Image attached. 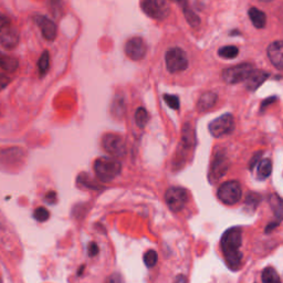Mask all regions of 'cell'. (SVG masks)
I'll return each instance as SVG.
<instances>
[{"mask_svg": "<svg viewBox=\"0 0 283 283\" xmlns=\"http://www.w3.org/2000/svg\"><path fill=\"white\" fill-rule=\"evenodd\" d=\"M183 10H184V15H185L186 20L188 23L190 24L191 27H198L200 23V19L198 16H197L194 11L190 9V7L187 5V2H183Z\"/></svg>", "mask_w": 283, "mask_h": 283, "instance_id": "22", "label": "cell"}, {"mask_svg": "<svg viewBox=\"0 0 283 283\" xmlns=\"http://www.w3.org/2000/svg\"><path fill=\"white\" fill-rule=\"evenodd\" d=\"M150 115L149 112L144 108H138L135 112V122H136V125L139 129H143L145 127L147 123H149Z\"/></svg>", "mask_w": 283, "mask_h": 283, "instance_id": "25", "label": "cell"}, {"mask_svg": "<svg viewBox=\"0 0 283 283\" xmlns=\"http://www.w3.org/2000/svg\"><path fill=\"white\" fill-rule=\"evenodd\" d=\"M249 17L253 26L258 29H262V28L265 27L266 16L264 11L257 9V8H251L249 10Z\"/></svg>", "mask_w": 283, "mask_h": 283, "instance_id": "18", "label": "cell"}, {"mask_svg": "<svg viewBox=\"0 0 283 283\" xmlns=\"http://www.w3.org/2000/svg\"><path fill=\"white\" fill-rule=\"evenodd\" d=\"M268 57L277 69L283 70V41L272 42L268 48Z\"/></svg>", "mask_w": 283, "mask_h": 283, "instance_id": "15", "label": "cell"}, {"mask_svg": "<svg viewBox=\"0 0 283 283\" xmlns=\"http://www.w3.org/2000/svg\"><path fill=\"white\" fill-rule=\"evenodd\" d=\"M94 171L101 182L110 183L121 174L122 164L115 157L102 156L94 162Z\"/></svg>", "mask_w": 283, "mask_h": 283, "instance_id": "2", "label": "cell"}, {"mask_svg": "<svg viewBox=\"0 0 283 283\" xmlns=\"http://www.w3.org/2000/svg\"><path fill=\"white\" fill-rule=\"evenodd\" d=\"M102 144L106 153L112 155L113 157H123L126 154V144L121 135L105 134L102 138Z\"/></svg>", "mask_w": 283, "mask_h": 283, "instance_id": "9", "label": "cell"}, {"mask_svg": "<svg viewBox=\"0 0 283 283\" xmlns=\"http://www.w3.org/2000/svg\"><path fill=\"white\" fill-rule=\"evenodd\" d=\"M260 1H264V2H270V1H272V0H260Z\"/></svg>", "mask_w": 283, "mask_h": 283, "instance_id": "42", "label": "cell"}, {"mask_svg": "<svg viewBox=\"0 0 283 283\" xmlns=\"http://www.w3.org/2000/svg\"><path fill=\"white\" fill-rule=\"evenodd\" d=\"M238 53L239 50L235 46H226L219 49V56L224 59H235Z\"/></svg>", "mask_w": 283, "mask_h": 283, "instance_id": "27", "label": "cell"}, {"mask_svg": "<svg viewBox=\"0 0 283 283\" xmlns=\"http://www.w3.org/2000/svg\"><path fill=\"white\" fill-rule=\"evenodd\" d=\"M166 68L170 73L185 71L188 68V58L186 52L180 48H171L165 56Z\"/></svg>", "mask_w": 283, "mask_h": 283, "instance_id": "4", "label": "cell"}, {"mask_svg": "<svg viewBox=\"0 0 283 283\" xmlns=\"http://www.w3.org/2000/svg\"><path fill=\"white\" fill-rule=\"evenodd\" d=\"M217 102V94L214 92H206L199 97L198 103H197V109L200 112H206L210 110L212 106H215Z\"/></svg>", "mask_w": 283, "mask_h": 283, "instance_id": "17", "label": "cell"}, {"mask_svg": "<svg viewBox=\"0 0 283 283\" xmlns=\"http://www.w3.org/2000/svg\"><path fill=\"white\" fill-rule=\"evenodd\" d=\"M274 100H276V97H270V98H268V100H266V101H264V103H262V110H264L266 105H268L269 103H271V102L274 101Z\"/></svg>", "mask_w": 283, "mask_h": 283, "instance_id": "40", "label": "cell"}, {"mask_svg": "<svg viewBox=\"0 0 283 283\" xmlns=\"http://www.w3.org/2000/svg\"><path fill=\"white\" fill-rule=\"evenodd\" d=\"M261 277L264 283H281V279L279 277L277 270L273 268H265L262 271Z\"/></svg>", "mask_w": 283, "mask_h": 283, "instance_id": "23", "label": "cell"}, {"mask_svg": "<svg viewBox=\"0 0 283 283\" xmlns=\"http://www.w3.org/2000/svg\"><path fill=\"white\" fill-rule=\"evenodd\" d=\"M19 43V30L17 27L12 26L10 22H7L0 27V44L7 49L12 50Z\"/></svg>", "mask_w": 283, "mask_h": 283, "instance_id": "12", "label": "cell"}, {"mask_svg": "<svg viewBox=\"0 0 283 283\" xmlns=\"http://www.w3.org/2000/svg\"><path fill=\"white\" fill-rule=\"evenodd\" d=\"M88 252L90 257H95L98 253V245L95 243H91L89 245L88 248Z\"/></svg>", "mask_w": 283, "mask_h": 283, "instance_id": "34", "label": "cell"}, {"mask_svg": "<svg viewBox=\"0 0 283 283\" xmlns=\"http://www.w3.org/2000/svg\"><path fill=\"white\" fill-rule=\"evenodd\" d=\"M105 283H124V280H123V277L120 273H112L111 276L106 279Z\"/></svg>", "mask_w": 283, "mask_h": 283, "instance_id": "32", "label": "cell"}, {"mask_svg": "<svg viewBox=\"0 0 283 283\" xmlns=\"http://www.w3.org/2000/svg\"><path fill=\"white\" fill-rule=\"evenodd\" d=\"M50 5L55 10H61L62 0H50Z\"/></svg>", "mask_w": 283, "mask_h": 283, "instance_id": "37", "label": "cell"}, {"mask_svg": "<svg viewBox=\"0 0 283 283\" xmlns=\"http://www.w3.org/2000/svg\"><path fill=\"white\" fill-rule=\"evenodd\" d=\"M50 68V55L48 51H44L38 60V70L41 76L47 75L48 70Z\"/></svg>", "mask_w": 283, "mask_h": 283, "instance_id": "24", "label": "cell"}, {"mask_svg": "<svg viewBox=\"0 0 283 283\" xmlns=\"http://www.w3.org/2000/svg\"><path fill=\"white\" fill-rule=\"evenodd\" d=\"M7 22H10V21H9V19H8L5 15L0 14V27H1L2 24L7 23Z\"/></svg>", "mask_w": 283, "mask_h": 283, "instance_id": "39", "label": "cell"}, {"mask_svg": "<svg viewBox=\"0 0 283 283\" xmlns=\"http://www.w3.org/2000/svg\"><path fill=\"white\" fill-rule=\"evenodd\" d=\"M229 168V161L226 156L224 151H219L215 153L214 159L211 162L210 170H209V180L210 183H217L227 173Z\"/></svg>", "mask_w": 283, "mask_h": 283, "instance_id": "11", "label": "cell"}, {"mask_svg": "<svg viewBox=\"0 0 283 283\" xmlns=\"http://www.w3.org/2000/svg\"><path fill=\"white\" fill-rule=\"evenodd\" d=\"M142 9L149 17L156 20L167 18L170 12L167 0H143Z\"/></svg>", "mask_w": 283, "mask_h": 283, "instance_id": "8", "label": "cell"}, {"mask_svg": "<svg viewBox=\"0 0 283 283\" xmlns=\"http://www.w3.org/2000/svg\"><path fill=\"white\" fill-rule=\"evenodd\" d=\"M241 194H243V190H241L239 182H237V180H229V182L221 184L218 191H217V196H218L220 202L228 205V206H232L239 202Z\"/></svg>", "mask_w": 283, "mask_h": 283, "instance_id": "3", "label": "cell"}, {"mask_svg": "<svg viewBox=\"0 0 283 283\" xmlns=\"http://www.w3.org/2000/svg\"><path fill=\"white\" fill-rule=\"evenodd\" d=\"M35 20L37 24L39 26L41 32H42L44 39H47L48 41H53L57 38L58 29H57V24L55 23V21L44 17V16H36Z\"/></svg>", "mask_w": 283, "mask_h": 283, "instance_id": "14", "label": "cell"}, {"mask_svg": "<svg viewBox=\"0 0 283 283\" xmlns=\"http://www.w3.org/2000/svg\"><path fill=\"white\" fill-rule=\"evenodd\" d=\"M269 203L274 212V215H276L279 219H283V199L281 197L273 194L270 196Z\"/></svg>", "mask_w": 283, "mask_h": 283, "instance_id": "21", "label": "cell"}, {"mask_svg": "<svg viewBox=\"0 0 283 283\" xmlns=\"http://www.w3.org/2000/svg\"><path fill=\"white\" fill-rule=\"evenodd\" d=\"M270 75L268 72L262 71V70H253L251 75L248 76V79L245 80V88L249 91H256V90L264 83V82L268 79Z\"/></svg>", "mask_w": 283, "mask_h": 283, "instance_id": "16", "label": "cell"}, {"mask_svg": "<svg viewBox=\"0 0 283 283\" xmlns=\"http://www.w3.org/2000/svg\"><path fill=\"white\" fill-rule=\"evenodd\" d=\"M186 282H187L186 277L183 276V274H180V276H178L177 278L175 279V281H174V283H186Z\"/></svg>", "mask_w": 283, "mask_h": 283, "instance_id": "38", "label": "cell"}, {"mask_svg": "<svg viewBox=\"0 0 283 283\" xmlns=\"http://www.w3.org/2000/svg\"><path fill=\"white\" fill-rule=\"evenodd\" d=\"M196 145V134L189 124H186L183 129L182 139L178 147L177 153H176V158H177V164H180L185 161V157L190 154V151L194 150Z\"/></svg>", "mask_w": 283, "mask_h": 283, "instance_id": "5", "label": "cell"}, {"mask_svg": "<svg viewBox=\"0 0 283 283\" xmlns=\"http://www.w3.org/2000/svg\"><path fill=\"white\" fill-rule=\"evenodd\" d=\"M221 249L227 265L232 270H238L243 260V253L240 247L243 244V230L240 227H232L228 229L221 238Z\"/></svg>", "mask_w": 283, "mask_h": 283, "instance_id": "1", "label": "cell"}, {"mask_svg": "<svg viewBox=\"0 0 283 283\" xmlns=\"http://www.w3.org/2000/svg\"><path fill=\"white\" fill-rule=\"evenodd\" d=\"M233 130H235V118L229 113L215 118L209 124V132L217 138L229 135L232 133Z\"/></svg>", "mask_w": 283, "mask_h": 283, "instance_id": "6", "label": "cell"}, {"mask_svg": "<svg viewBox=\"0 0 283 283\" xmlns=\"http://www.w3.org/2000/svg\"><path fill=\"white\" fill-rule=\"evenodd\" d=\"M165 200L171 211L178 212L185 208L188 202L187 190L182 187H170L165 192Z\"/></svg>", "mask_w": 283, "mask_h": 283, "instance_id": "7", "label": "cell"}, {"mask_svg": "<svg viewBox=\"0 0 283 283\" xmlns=\"http://www.w3.org/2000/svg\"><path fill=\"white\" fill-rule=\"evenodd\" d=\"M10 83V77L6 75L5 73L0 72V90L5 89Z\"/></svg>", "mask_w": 283, "mask_h": 283, "instance_id": "33", "label": "cell"}, {"mask_svg": "<svg viewBox=\"0 0 283 283\" xmlns=\"http://www.w3.org/2000/svg\"><path fill=\"white\" fill-rule=\"evenodd\" d=\"M18 67H19V62L15 57L0 53V68H1L3 71L15 72L16 70L18 69Z\"/></svg>", "mask_w": 283, "mask_h": 283, "instance_id": "19", "label": "cell"}, {"mask_svg": "<svg viewBox=\"0 0 283 283\" xmlns=\"http://www.w3.org/2000/svg\"><path fill=\"white\" fill-rule=\"evenodd\" d=\"M124 111H125L124 98L122 96H116L112 105V113L114 114V116L121 117L123 114H124Z\"/></svg>", "mask_w": 283, "mask_h": 283, "instance_id": "26", "label": "cell"}, {"mask_svg": "<svg viewBox=\"0 0 283 283\" xmlns=\"http://www.w3.org/2000/svg\"><path fill=\"white\" fill-rule=\"evenodd\" d=\"M49 211L44 207H38L34 212V217L37 221H40V223H44L49 219Z\"/></svg>", "mask_w": 283, "mask_h": 283, "instance_id": "29", "label": "cell"}, {"mask_svg": "<svg viewBox=\"0 0 283 283\" xmlns=\"http://www.w3.org/2000/svg\"><path fill=\"white\" fill-rule=\"evenodd\" d=\"M46 202L49 205H55L57 203V194L55 191H49L46 195Z\"/></svg>", "mask_w": 283, "mask_h": 283, "instance_id": "35", "label": "cell"}, {"mask_svg": "<svg viewBox=\"0 0 283 283\" xmlns=\"http://www.w3.org/2000/svg\"><path fill=\"white\" fill-rule=\"evenodd\" d=\"M158 261V254L155 250H149L144 254V264L147 268H153Z\"/></svg>", "mask_w": 283, "mask_h": 283, "instance_id": "28", "label": "cell"}, {"mask_svg": "<svg viewBox=\"0 0 283 283\" xmlns=\"http://www.w3.org/2000/svg\"><path fill=\"white\" fill-rule=\"evenodd\" d=\"M125 55L131 60L139 61L145 58L147 47L145 41L141 37H133L125 44Z\"/></svg>", "mask_w": 283, "mask_h": 283, "instance_id": "13", "label": "cell"}, {"mask_svg": "<svg viewBox=\"0 0 283 283\" xmlns=\"http://www.w3.org/2000/svg\"><path fill=\"white\" fill-rule=\"evenodd\" d=\"M261 200V197L258 194H250L247 196V200H245V206H248V209L251 208L252 210L257 208Z\"/></svg>", "mask_w": 283, "mask_h": 283, "instance_id": "30", "label": "cell"}, {"mask_svg": "<svg viewBox=\"0 0 283 283\" xmlns=\"http://www.w3.org/2000/svg\"><path fill=\"white\" fill-rule=\"evenodd\" d=\"M260 157H261V153H257V154H254V156H253V158L251 159V161H250V168H252L254 167V166H257L258 164H259V162H260Z\"/></svg>", "mask_w": 283, "mask_h": 283, "instance_id": "36", "label": "cell"}, {"mask_svg": "<svg viewBox=\"0 0 283 283\" xmlns=\"http://www.w3.org/2000/svg\"><path fill=\"white\" fill-rule=\"evenodd\" d=\"M253 71V67L249 63H241L235 67L226 69L223 72V79L229 84H236L244 82Z\"/></svg>", "mask_w": 283, "mask_h": 283, "instance_id": "10", "label": "cell"}, {"mask_svg": "<svg viewBox=\"0 0 283 283\" xmlns=\"http://www.w3.org/2000/svg\"><path fill=\"white\" fill-rule=\"evenodd\" d=\"M257 178L259 180H264L271 175L272 171V163L270 159H262L257 165Z\"/></svg>", "mask_w": 283, "mask_h": 283, "instance_id": "20", "label": "cell"}, {"mask_svg": "<svg viewBox=\"0 0 283 283\" xmlns=\"http://www.w3.org/2000/svg\"><path fill=\"white\" fill-rule=\"evenodd\" d=\"M174 1H177V2H179V3H183V2H185L186 0H174Z\"/></svg>", "mask_w": 283, "mask_h": 283, "instance_id": "41", "label": "cell"}, {"mask_svg": "<svg viewBox=\"0 0 283 283\" xmlns=\"http://www.w3.org/2000/svg\"><path fill=\"white\" fill-rule=\"evenodd\" d=\"M164 100L167 103V105L170 106V109L173 110H178L179 109V98L176 95H171V94H165L164 95Z\"/></svg>", "mask_w": 283, "mask_h": 283, "instance_id": "31", "label": "cell"}]
</instances>
